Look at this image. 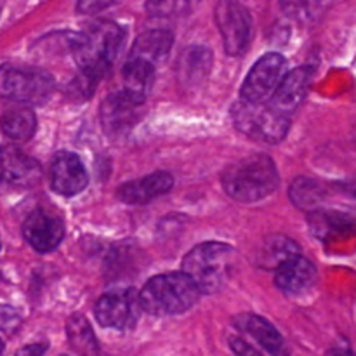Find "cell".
<instances>
[{
  "label": "cell",
  "mask_w": 356,
  "mask_h": 356,
  "mask_svg": "<svg viewBox=\"0 0 356 356\" xmlns=\"http://www.w3.org/2000/svg\"><path fill=\"white\" fill-rule=\"evenodd\" d=\"M221 181L229 198L242 204H252L270 197L280 184V176L271 156L254 153L229 163Z\"/></svg>",
  "instance_id": "6da1fadb"
},
{
  "label": "cell",
  "mask_w": 356,
  "mask_h": 356,
  "mask_svg": "<svg viewBox=\"0 0 356 356\" xmlns=\"http://www.w3.org/2000/svg\"><path fill=\"white\" fill-rule=\"evenodd\" d=\"M124 38V28L106 19L96 21L86 33H80V40L73 52L82 75L97 82L115 61Z\"/></svg>",
  "instance_id": "7a4b0ae2"
},
{
  "label": "cell",
  "mask_w": 356,
  "mask_h": 356,
  "mask_svg": "<svg viewBox=\"0 0 356 356\" xmlns=\"http://www.w3.org/2000/svg\"><path fill=\"white\" fill-rule=\"evenodd\" d=\"M138 296L141 309L155 316L181 315L200 299L198 289L184 273L156 275Z\"/></svg>",
  "instance_id": "3957f363"
},
{
  "label": "cell",
  "mask_w": 356,
  "mask_h": 356,
  "mask_svg": "<svg viewBox=\"0 0 356 356\" xmlns=\"http://www.w3.org/2000/svg\"><path fill=\"white\" fill-rule=\"evenodd\" d=\"M233 254V247L222 242L200 243L183 259V273L193 282L200 294H214L228 280Z\"/></svg>",
  "instance_id": "277c9868"
},
{
  "label": "cell",
  "mask_w": 356,
  "mask_h": 356,
  "mask_svg": "<svg viewBox=\"0 0 356 356\" xmlns=\"http://www.w3.org/2000/svg\"><path fill=\"white\" fill-rule=\"evenodd\" d=\"M232 120L240 132L268 145L280 143L291 127V118L268 103L250 104L238 101L232 108Z\"/></svg>",
  "instance_id": "5b68a950"
},
{
  "label": "cell",
  "mask_w": 356,
  "mask_h": 356,
  "mask_svg": "<svg viewBox=\"0 0 356 356\" xmlns=\"http://www.w3.org/2000/svg\"><path fill=\"white\" fill-rule=\"evenodd\" d=\"M54 90V80L49 73L35 68L0 66V99L16 103H44Z\"/></svg>",
  "instance_id": "8992f818"
},
{
  "label": "cell",
  "mask_w": 356,
  "mask_h": 356,
  "mask_svg": "<svg viewBox=\"0 0 356 356\" xmlns=\"http://www.w3.org/2000/svg\"><path fill=\"white\" fill-rule=\"evenodd\" d=\"M287 75V61L278 52L264 54L250 68L240 89L242 101L250 104H264L273 97L284 76Z\"/></svg>",
  "instance_id": "52a82bcc"
},
{
  "label": "cell",
  "mask_w": 356,
  "mask_h": 356,
  "mask_svg": "<svg viewBox=\"0 0 356 356\" xmlns=\"http://www.w3.org/2000/svg\"><path fill=\"white\" fill-rule=\"evenodd\" d=\"M216 24L221 31L225 51L229 56H240L249 49L252 35V17L245 6L235 0H221L216 6Z\"/></svg>",
  "instance_id": "ba28073f"
},
{
  "label": "cell",
  "mask_w": 356,
  "mask_h": 356,
  "mask_svg": "<svg viewBox=\"0 0 356 356\" xmlns=\"http://www.w3.org/2000/svg\"><path fill=\"white\" fill-rule=\"evenodd\" d=\"M141 306H139V296L136 291L108 292L97 301L94 308L97 323L101 327L115 330H131L138 323Z\"/></svg>",
  "instance_id": "9c48e42d"
},
{
  "label": "cell",
  "mask_w": 356,
  "mask_h": 356,
  "mask_svg": "<svg viewBox=\"0 0 356 356\" xmlns=\"http://www.w3.org/2000/svg\"><path fill=\"white\" fill-rule=\"evenodd\" d=\"M23 236L37 252H52L65 238V225L58 216L37 209L23 222Z\"/></svg>",
  "instance_id": "30bf717a"
},
{
  "label": "cell",
  "mask_w": 356,
  "mask_h": 356,
  "mask_svg": "<svg viewBox=\"0 0 356 356\" xmlns=\"http://www.w3.org/2000/svg\"><path fill=\"white\" fill-rule=\"evenodd\" d=\"M42 176L40 163L21 149L0 148V183L14 188H30Z\"/></svg>",
  "instance_id": "8fae6325"
},
{
  "label": "cell",
  "mask_w": 356,
  "mask_h": 356,
  "mask_svg": "<svg viewBox=\"0 0 356 356\" xmlns=\"http://www.w3.org/2000/svg\"><path fill=\"white\" fill-rule=\"evenodd\" d=\"M141 108L143 103H138L122 90L110 94L101 104V124L104 132L110 136L125 134L139 118Z\"/></svg>",
  "instance_id": "7c38bea8"
},
{
  "label": "cell",
  "mask_w": 356,
  "mask_h": 356,
  "mask_svg": "<svg viewBox=\"0 0 356 356\" xmlns=\"http://www.w3.org/2000/svg\"><path fill=\"white\" fill-rule=\"evenodd\" d=\"M89 183V176L80 162V159L73 153H58L51 165V186L61 197H73L79 195Z\"/></svg>",
  "instance_id": "4fadbf2b"
},
{
  "label": "cell",
  "mask_w": 356,
  "mask_h": 356,
  "mask_svg": "<svg viewBox=\"0 0 356 356\" xmlns=\"http://www.w3.org/2000/svg\"><path fill=\"white\" fill-rule=\"evenodd\" d=\"M312 79L313 70L308 68V66H299V68L292 70L284 76V80L280 82L278 89L275 90L273 97L268 101V104L289 117V113L296 111L302 104L309 90Z\"/></svg>",
  "instance_id": "5bb4252c"
},
{
  "label": "cell",
  "mask_w": 356,
  "mask_h": 356,
  "mask_svg": "<svg viewBox=\"0 0 356 356\" xmlns=\"http://www.w3.org/2000/svg\"><path fill=\"white\" fill-rule=\"evenodd\" d=\"M316 282V268L301 254L291 257L275 270V284L287 296H301L312 291Z\"/></svg>",
  "instance_id": "9a60e30c"
},
{
  "label": "cell",
  "mask_w": 356,
  "mask_h": 356,
  "mask_svg": "<svg viewBox=\"0 0 356 356\" xmlns=\"http://www.w3.org/2000/svg\"><path fill=\"white\" fill-rule=\"evenodd\" d=\"M172 186L174 177L169 172H153L141 179L122 184L117 190V198L129 205H143L169 193Z\"/></svg>",
  "instance_id": "2e32d148"
},
{
  "label": "cell",
  "mask_w": 356,
  "mask_h": 356,
  "mask_svg": "<svg viewBox=\"0 0 356 356\" xmlns=\"http://www.w3.org/2000/svg\"><path fill=\"white\" fill-rule=\"evenodd\" d=\"M233 323H235L238 330L249 334L271 356H291V351H289V346L284 341V337L263 316L252 315V313H242V315L233 318Z\"/></svg>",
  "instance_id": "e0dca14e"
},
{
  "label": "cell",
  "mask_w": 356,
  "mask_h": 356,
  "mask_svg": "<svg viewBox=\"0 0 356 356\" xmlns=\"http://www.w3.org/2000/svg\"><path fill=\"white\" fill-rule=\"evenodd\" d=\"M174 44V35L169 30H148L136 38L129 59L148 63L155 68L169 56Z\"/></svg>",
  "instance_id": "ac0fdd59"
},
{
  "label": "cell",
  "mask_w": 356,
  "mask_h": 356,
  "mask_svg": "<svg viewBox=\"0 0 356 356\" xmlns=\"http://www.w3.org/2000/svg\"><path fill=\"white\" fill-rule=\"evenodd\" d=\"M153 80H155V68L152 65L136 61V59H127V63L124 65V72H122V82H124L122 92H125L138 103L145 104L153 87Z\"/></svg>",
  "instance_id": "d6986e66"
},
{
  "label": "cell",
  "mask_w": 356,
  "mask_h": 356,
  "mask_svg": "<svg viewBox=\"0 0 356 356\" xmlns=\"http://www.w3.org/2000/svg\"><path fill=\"white\" fill-rule=\"evenodd\" d=\"M212 66V52L204 45H191L181 52L179 65V80L186 86H197L209 75Z\"/></svg>",
  "instance_id": "ffe728a7"
},
{
  "label": "cell",
  "mask_w": 356,
  "mask_h": 356,
  "mask_svg": "<svg viewBox=\"0 0 356 356\" xmlns=\"http://www.w3.org/2000/svg\"><path fill=\"white\" fill-rule=\"evenodd\" d=\"M299 247L294 240L284 235L270 236L257 252V264L266 270H277L282 263L298 256Z\"/></svg>",
  "instance_id": "44dd1931"
},
{
  "label": "cell",
  "mask_w": 356,
  "mask_h": 356,
  "mask_svg": "<svg viewBox=\"0 0 356 356\" xmlns=\"http://www.w3.org/2000/svg\"><path fill=\"white\" fill-rule=\"evenodd\" d=\"M291 200L296 207L315 211L327 200V188L312 177H296L291 184Z\"/></svg>",
  "instance_id": "7402d4cb"
},
{
  "label": "cell",
  "mask_w": 356,
  "mask_h": 356,
  "mask_svg": "<svg viewBox=\"0 0 356 356\" xmlns=\"http://www.w3.org/2000/svg\"><path fill=\"white\" fill-rule=\"evenodd\" d=\"M0 127L6 136L16 141H28L37 131V117L30 108L9 110L0 117Z\"/></svg>",
  "instance_id": "603a6c76"
},
{
  "label": "cell",
  "mask_w": 356,
  "mask_h": 356,
  "mask_svg": "<svg viewBox=\"0 0 356 356\" xmlns=\"http://www.w3.org/2000/svg\"><path fill=\"white\" fill-rule=\"evenodd\" d=\"M68 341L73 350L82 356H94L97 353V343L92 329L83 316H73L66 327Z\"/></svg>",
  "instance_id": "cb8c5ba5"
},
{
  "label": "cell",
  "mask_w": 356,
  "mask_h": 356,
  "mask_svg": "<svg viewBox=\"0 0 356 356\" xmlns=\"http://www.w3.org/2000/svg\"><path fill=\"white\" fill-rule=\"evenodd\" d=\"M190 9L186 2H149L146 3V10L155 17H169L183 14Z\"/></svg>",
  "instance_id": "d4e9b609"
},
{
  "label": "cell",
  "mask_w": 356,
  "mask_h": 356,
  "mask_svg": "<svg viewBox=\"0 0 356 356\" xmlns=\"http://www.w3.org/2000/svg\"><path fill=\"white\" fill-rule=\"evenodd\" d=\"M21 315L17 309L10 306H0V330L2 332H14L19 327Z\"/></svg>",
  "instance_id": "484cf974"
},
{
  "label": "cell",
  "mask_w": 356,
  "mask_h": 356,
  "mask_svg": "<svg viewBox=\"0 0 356 356\" xmlns=\"http://www.w3.org/2000/svg\"><path fill=\"white\" fill-rule=\"evenodd\" d=\"M115 6V2H103V0H87V2L76 3V10L82 14H96L99 10Z\"/></svg>",
  "instance_id": "4316f807"
},
{
  "label": "cell",
  "mask_w": 356,
  "mask_h": 356,
  "mask_svg": "<svg viewBox=\"0 0 356 356\" xmlns=\"http://www.w3.org/2000/svg\"><path fill=\"white\" fill-rule=\"evenodd\" d=\"M229 348H232V351L236 356H261L250 344L238 339V337H232V339H229Z\"/></svg>",
  "instance_id": "83f0119b"
},
{
  "label": "cell",
  "mask_w": 356,
  "mask_h": 356,
  "mask_svg": "<svg viewBox=\"0 0 356 356\" xmlns=\"http://www.w3.org/2000/svg\"><path fill=\"white\" fill-rule=\"evenodd\" d=\"M45 346L44 344H31V346L24 348L23 351H19L17 356H44Z\"/></svg>",
  "instance_id": "f1b7e54d"
},
{
  "label": "cell",
  "mask_w": 356,
  "mask_h": 356,
  "mask_svg": "<svg viewBox=\"0 0 356 356\" xmlns=\"http://www.w3.org/2000/svg\"><path fill=\"white\" fill-rule=\"evenodd\" d=\"M327 356H353V353H351V350H350V346L346 344V341H343L339 346H334L332 350L327 353Z\"/></svg>",
  "instance_id": "f546056e"
},
{
  "label": "cell",
  "mask_w": 356,
  "mask_h": 356,
  "mask_svg": "<svg viewBox=\"0 0 356 356\" xmlns=\"http://www.w3.org/2000/svg\"><path fill=\"white\" fill-rule=\"evenodd\" d=\"M2 350H3V344H2V341H0V355H2Z\"/></svg>",
  "instance_id": "4dcf8cb0"
},
{
  "label": "cell",
  "mask_w": 356,
  "mask_h": 356,
  "mask_svg": "<svg viewBox=\"0 0 356 356\" xmlns=\"http://www.w3.org/2000/svg\"><path fill=\"white\" fill-rule=\"evenodd\" d=\"M0 9H2V3H0Z\"/></svg>",
  "instance_id": "1f68e13d"
}]
</instances>
